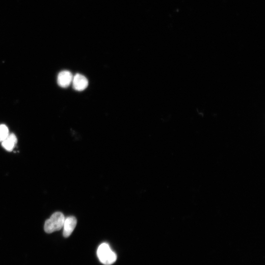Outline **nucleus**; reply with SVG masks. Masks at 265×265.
Here are the masks:
<instances>
[{"label": "nucleus", "instance_id": "obj_6", "mask_svg": "<svg viewBox=\"0 0 265 265\" xmlns=\"http://www.w3.org/2000/svg\"><path fill=\"white\" fill-rule=\"evenodd\" d=\"M17 142V139L13 133H9L6 138L1 142L2 147L8 151H11Z\"/></svg>", "mask_w": 265, "mask_h": 265}, {"label": "nucleus", "instance_id": "obj_4", "mask_svg": "<svg viewBox=\"0 0 265 265\" xmlns=\"http://www.w3.org/2000/svg\"><path fill=\"white\" fill-rule=\"evenodd\" d=\"M73 77V76L70 71H62L58 74L57 83L61 87H67L72 83Z\"/></svg>", "mask_w": 265, "mask_h": 265}, {"label": "nucleus", "instance_id": "obj_1", "mask_svg": "<svg viewBox=\"0 0 265 265\" xmlns=\"http://www.w3.org/2000/svg\"><path fill=\"white\" fill-rule=\"evenodd\" d=\"M97 255L100 261L105 265H111L117 259L116 254L106 243H103L99 245L97 249Z\"/></svg>", "mask_w": 265, "mask_h": 265}, {"label": "nucleus", "instance_id": "obj_5", "mask_svg": "<svg viewBox=\"0 0 265 265\" xmlns=\"http://www.w3.org/2000/svg\"><path fill=\"white\" fill-rule=\"evenodd\" d=\"M77 219L75 216H71L65 218L63 224V235L65 238L69 237L77 225Z\"/></svg>", "mask_w": 265, "mask_h": 265}, {"label": "nucleus", "instance_id": "obj_3", "mask_svg": "<svg viewBox=\"0 0 265 265\" xmlns=\"http://www.w3.org/2000/svg\"><path fill=\"white\" fill-rule=\"evenodd\" d=\"M73 88L77 91L84 90L88 85L87 78L80 74H76L73 77L72 81Z\"/></svg>", "mask_w": 265, "mask_h": 265}, {"label": "nucleus", "instance_id": "obj_2", "mask_svg": "<svg viewBox=\"0 0 265 265\" xmlns=\"http://www.w3.org/2000/svg\"><path fill=\"white\" fill-rule=\"evenodd\" d=\"M65 220L63 214L59 212L53 213L44 224V230L47 233H52L63 228Z\"/></svg>", "mask_w": 265, "mask_h": 265}, {"label": "nucleus", "instance_id": "obj_7", "mask_svg": "<svg viewBox=\"0 0 265 265\" xmlns=\"http://www.w3.org/2000/svg\"><path fill=\"white\" fill-rule=\"evenodd\" d=\"M9 134L7 127L4 124L0 125V142H2Z\"/></svg>", "mask_w": 265, "mask_h": 265}]
</instances>
